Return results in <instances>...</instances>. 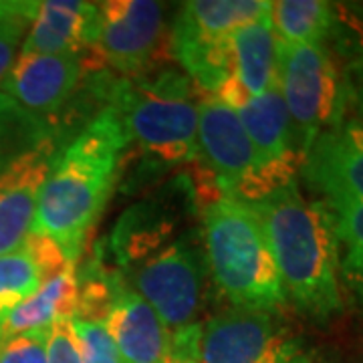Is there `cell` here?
Wrapping results in <instances>:
<instances>
[{
  "instance_id": "obj_1",
  "label": "cell",
  "mask_w": 363,
  "mask_h": 363,
  "mask_svg": "<svg viewBox=\"0 0 363 363\" xmlns=\"http://www.w3.org/2000/svg\"><path fill=\"white\" fill-rule=\"evenodd\" d=\"M257 216L281 279L286 305L315 323L343 311L335 216L323 200L309 202L297 180L242 202Z\"/></svg>"
},
{
  "instance_id": "obj_2",
  "label": "cell",
  "mask_w": 363,
  "mask_h": 363,
  "mask_svg": "<svg viewBox=\"0 0 363 363\" xmlns=\"http://www.w3.org/2000/svg\"><path fill=\"white\" fill-rule=\"evenodd\" d=\"M128 143L116 109L105 107L93 117L55 160L40 188L30 233L55 240L75 262L113 192Z\"/></svg>"
},
{
  "instance_id": "obj_3",
  "label": "cell",
  "mask_w": 363,
  "mask_h": 363,
  "mask_svg": "<svg viewBox=\"0 0 363 363\" xmlns=\"http://www.w3.org/2000/svg\"><path fill=\"white\" fill-rule=\"evenodd\" d=\"M202 220L208 271L234 309L279 313L286 307L271 250L250 208L220 194L210 200Z\"/></svg>"
},
{
  "instance_id": "obj_4",
  "label": "cell",
  "mask_w": 363,
  "mask_h": 363,
  "mask_svg": "<svg viewBox=\"0 0 363 363\" xmlns=\"http://www.w3.org/2000/svg\"><path fill=\"white\" fill-rule=\"evenodd\" d=\"M192 79L176 69L123 77L111 89V109L121 119L130 142L166 164L198 157V105Z\"/></svg>"
},
{
  "instance_id": "obj_5",
  "label": "cell",
  "mask_w": 363,
  "mask_h": 363,
  "mask_svg": "<svg viewBox=\"0 0 363 363\" xmlns=\"http://www.w3.org/2000/svg\"><path fill=\"white\" fill-rule=\"evenodd\" d=\"M277 85L289 111L301 162L321 133L345 121L343 73L325 45L277 40Z\"/></svg>"
},
{
  "instance_id": "obj_6",
  "label": "cell",
  "mask_w": 363,
  "mask_h": 363,
  "mask_svg": "<svg viewBox=\"0 0 363 363\" xmlns=\"http://www.w3.org/2000/svg\"><path fill=\"white\" fill-rule=\"evenodd\" d=\"M196 363H313L303 339L277 313L233 309L194 325Z\"/></svg>"
},
{
  "instance_id": "obj_7",
  "label": "cell",
  "mask_w": 363,
  "mask_h": 363,
  "mask_svg": "<svg viewBox=\"0 0 363 363\" xmlns=\"http://www.w3.org/2000/svg\"><path fill=\"white\" fill-rule=\"evenodd\" d=\"M208 274L204 248L194 240L180 238L160 248L135 271L133 291L174 335L198 323Z\"/></svg>"
},
{
  "instance_id": "obj_8",
  "label": "cell",
  "mask_w": 363,
  "mask_h": 363,
  "mask_svg": "<svg viewBox=\"0 0 363 363\" xmlns=\"http://www.w3.org/2000/svg\"><path fill=\"white\" fill-rule=\"evenodd\" d=\"M196 140L198 156L214 174L220 194L248 202L269 192L259 154L230 105L212 95H202Z\"/></svg>"
},
{
  "instance_id": "obj_9",
  "label": "cell",
  "mask_w": 363,
  "mask_h": 363,
  "mask_svg": "<svg viewBox=\"0 0 363 363\" xmlns=\"http://www.w3.org/2000/svg\"><path fill=\"white\" fill-rule=\"evenodd\" d=\"M164 35L162 2L107 0L99 4L97 35L91 51L123 77H133L154 67Z\"/></svg>"
},
{
  "instance_id": "obj_10",
  "label": "cell",
  "mask_w": 363,
  "mask_h": 363,
  "mask_svg": "<svg viewBox=\"0 0 363 363\" xmlns=\"http://www.w3.org/2000/svg\"><path fill=\"white\" fill-rule=\"evenodd\" d=\"M59 154L55 138L47 135L0 166V255L25 245L35 222L40 188Z\"/></svg>"
},
{
  "instance_id": "obj_11",
  "label": "cell",
  "mask_w": 363,
  "mask_h": 363,
  "mask_svg": "<svg viewBox=\"0 0 363 363\" xmlns=\"http://www.w3.org/2000/svg\"><path fill=\"white\" fill-rule=\"evenodd\" d=\"M259 154L267 190L272 192L297 180L301 166L283 95L274 81L262 95L248 97L234 109ZM267 192V194H269Z\"/></svg>"
},
{
  "instance_id": "obj_12",
  "label": "cell",
  "mask_w": 363,
  "mask_h": 363,
  "mask_svg": "<svg viewBox=\"0 0 363 363\" xmlns=\"http://www.w3.org/2000/svg\"><path fill=\"white\" fill-rule=\"evenodd\" d=\"M83 65V55L18 52L0 89L25 111L47 116L75 93Z\"/></svg>"
},
{
  "instance_id": "obj_13",
  "label": "cell",
  "mask_w": 363,
  "mask_h": 363,
  "mask_svg": "<svg viewBox=\"0 0 363 363\" xmlns=\"http://www.w3.org/2000/svg\"><path fill=\"white\" fill-rule=\"evenodd\" d=\"M305 182L323 202L363 204V145L355 143L339 125L321 133L301 160Z\"/></svg>"
},
{
  "instance_id": "obj_14",
  "label": "cell",
  "mask_w": 363,
  "mask_h": 363,
  "mask_svg": "<svg viewBox=\"0 0 363 363\" xmlns=\"http://www.w3.org/2000/svg\"><path fill=\"white\" fill-rule=\"evenodd\" d=\"M99 4L81 0H37L21 52L83 55L97 35Z\"/></svg>"
},
{
  "instance_id": "obj_15",
  "label": "cell",
  "mask_w": 363,
  "mask_h": 363,
  "mask_svg": "<svg viewBox=\"0 0 363 363\" xmlns=\"http://www.w3.org/2000/svg\"><path fill=\"white\" fill-rule=\"evenodd\" d=\"M121 363H166L172 333L133 289L119 286L104 319Z\"/></svg>"
},
{
  "instance_id": "obj_16",
  "label": "cell",
  "mask_w": 363,
  "mask_h": 363,
  "mask_svg": "<svg viewBox=\"0 0 363 363\" xmlns=\"http://www.w3.org/2000/svg\"><path fill=\"white\" fill-rule=\"evenodd\" d=\"M233 81L248 97L262 95L277 81V39L271 14L228 35Z\"/></svg>"
},
{
  "instance_id": "obj_17",
  "label": "cell",
  "mask_w": 363,
  "mask_h": 363,
  "mask_svg": "<svg viewBox=\"0 0 363 363\" xmlns=\"http://www.w3.org/2000/svg\"><path fill=\"white\" fill-rule=\"evenodd\" d=\"M79 279L75 264L47 279L43 285L14 309L0 329V339L26 333L47 331L52 325L73 319L77 311Z\"/></svg>"
},
{
  "instance_id": "obj_18",
  "label": "cell",
  "mask_w": 363,
  "mask_h": 363,
  "mask_svg": "<svg viewBox=\"0 0 363 363\" xmlns=\"http://www.w3.org/2000/svg\"><path fill=\"white\" fill-rule=\"evenodd\" d=\"M269 0H192L176 16V33L218 39L271 14Z\"/></svg>"
},
{
  "instance_id": "obj_19",
  "label": "cell",
  "mask_w": 363,
  "mask_h": 363,
  "mask_svg": "<svg viewBox=\"0 0 363 363\" xmlns=\"http://www.w3.org/2000/svg\"><path fill=\"white\" fill-rule=\"evenodd\" d=\"M274 37L286 45H325L337 23V9L325 0H277L271 4Z\"/></svg>"
},
{
  "instance_id": "obj_20",
  "label": "cell",
  "mask_w": 363,
  "mask_h": 363,
  "mask_svg": "<svg viewBox=\"0 0 363 363\" xmlns=\"http://www.w3.org/2000/svg\"><path fill=\"white\" fill-rule=\"evenodd\" d=\"M327 204V202H325ZM335 216L339 245V279L343 295H350L351 303L363 321V204L359 202H329Z\"/></svg>"
},
{
  "instance_id": "obj_21",
  "label": "cell",
  "mask_w": 363,
  "mask_h": 363,
  "mask_svg": "<svg viewBox=\"0 0 363 363\" xmlns=\"http://www.w3.org/2000/svg\"><path fill=\"white\" fill-rule=\"evenodd\" d=\"M43 285V274L25 248L0 255V329L6 317Z\"/></svg>"
},
{
  "instance_id": "obj_22",
  "label": "cell",
  "mask_w": 363,
  "mask_h": 363,
  "mask_svg": "<svg viewBox=\"0 0 363 363\" xmlns=\"http://www.w3.org/2000/svg\"><path fill=\"white\" fill-rule=\"evenodd\" d=\"M77 337L81 363H121L113 339L109 337L104 321L71 319Z\"/></svg>"
},
{
  "instance_id": "obj_23",
  "label": "cell",
  "mask_w": 363,
  "mask_h": 363,
  "mask_svg": "<svg viewBox=\"0 0 363 363\" xmlns=\"http://www.w3.org/2000/svg\"><path fill=\"white\" fill-rule=\"evenodd\" d=\"M47 331H26L0 339V363H47Z\"/></svg>"
},
{
  "instance_id": "obj_24",
  "label": "cell",
  "mask_w": 363,
  "mask_h": 363,
  "mask_svg": "<svg viewBox=\"0 0 363 363\" xmlns=\"http://www.w3.org/2000/svg\"><path fill=\"white\" fill-rule=\"evenodd\" d=\"M47 363H81L77 337L71 319L59 321L47 335Z\"/></svg>"
},
{
  "instance_id": "obj_25",
  "label": "cell",
  "mask_w": 363,
  "mask_h": 363,
  "mask_svg": "<svg viewBox=\"0 0 363 363\" xmlns=\"http://www.w3.org/2000/svg\"><path fill=\"white\" fill-rule=\"evenodd\" d=\"M28 26L30 18H13L0 23V83L9 75L14 59L18 57Z\"/></svg>"
},
{
  "instance_id": "obj_26",
  "label": "cell",
  "mask_w": 363,
  "mask_h": 363,
  "mask_svg": "<svg viewBox=\"0 0 363 363\" xmlns=\"http://www.w3.org/2000/svg\"><path fill=\"white\" fill-rule=\"evenodd\" d=\"M343 89H345V111L350 109L351 119L363 123V52L351 59L343 71Z\"/></svg>"
},
{
  "instance_id": "obj_27",
  "label": "cell",
  "mask_w": 363,
  "mask_h": 363,
  "mask_svg": "<svg viewBox=\"0 0 363 363\" xmlns=\"http://www.w3.org/2000/svg\"><path fill=\"white\" fill-rule=\"evenodd\" d=\"M192 329H194V325L172 335V351H169V357L166 359V363H196L192 347H190Z\"/></svg>"
},
{
  "instance_id": "obj_28",
  "label": "cell",
  "mask_w": 363,
  "mask_h": 363,
  "mask_svg": "<svg viewBox=\"0 0 363 363\" xmlns=\"http://www.w3.org/2000/svg\"><path fill=\"white\" fill-rule=\"evenodd\" d=\"M37 2L35 0H0V23L13 18H30L35 16Z\"/></svg>"
},
{
  "instance_id": "obj_29",
  "label": "cell",
  "mask_w": 363,
  "mask_h": 363,
  "mask_svg": "<svg viewBox=\"0 0 363 363\" xmlns=\"http://www.w3.org/2000/svg\"><path fill=\"white\" fill-rule=\"evenodd\" d=\"M343 131L350 135L355 143L363 145V123H355V121H343Z\"/></svg>"
},
{
  "instance_id": "obj_30",
  "label": "cell",
  "mask_w": 363,
  "mask_h": 363,
  "mask_svg": "<svg viewBox=\"0 0 363 363\" xmlns=\"http://www.w3.org/2000/svg\"><path fill=\"white\" fill-rule=\"evenodd\" d=\"M0 166H2V164H0Z\"/></svg>"
}]
</instances>
